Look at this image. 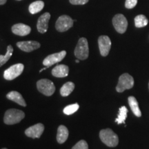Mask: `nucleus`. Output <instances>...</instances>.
<instances>
[{
    "instance_id": "f257e3e1",
    "label": "nucleus",
    "mask_w": 149,
    "mask_h": 149,
    "mask_svg": "<svg viewBox=\"0 0 149 149\" xmlns=\"http://www.w3.org/2000/svg\"><path fill=\"white\" fill-rule=\"evenodd\" d=\"M100 137L104 144L109 147H115L119 143L118 136L111 128L103 129L100 132Z\"/></svg>"
},
{
    "instance_id": "f03ea898",
    "label": "nucleus",
    "mask_w": 149,
    "mask_h": 149,
    "mask_svg": "<svg viewBox=\"0 0 149 149\" xmlns=\"http://www.w3.org/2000/svg\"><path fill=\"white\" fill-rule=\"evenodd\" d=\"M25 117V114L20 110L11 109L5 113L3 122L8 125H13L20 122Z\"/></svg>"
},
{
    "instance_id": "7ed1b4c3",
    "label": "nucleus",
    "mask_w": 149,
    "mask_h": 149,
    "mask_svg": "<svg viewBox=\"0 0 149 149\" xmlns=\"http://www.w3.org/2000/svg\"><path fill=\"white\" fill-rule=\"evenodd\" d=\"M74 55L78 59L84 60L87 59L89 54V48L88 41L84 37L80 38L76 46L74 51Z\"/></svg>"
},
{
    "instance_id": "20e7f679",
    "label": "nucleus",
    "mask_w": 149,
    "mask_h": 149,
    "mask_svg": "<svg viewBox=\"0 0 149 149\" xmlns=\"http://www.w3.org/2000/svg\"><path fill=\"white\" fill-rule=\"evenodd\" d=\"M134 86V79L128 73H124L119 78L116 91L118 93H122L127 89H130Z\"/></svg>"
},
{
    "instance_id": "39448f33",
    "label": "nucleus",
    "mask_w": 149,
    "mask_h": 149,
    "mask_svg": "<svg viewBox=\"0 0 149 149\" xmlns=\"http://www.w3.org/2000/svg\"><path fill=\"white\" fill-rule=\"evenodd\" d=\"M37 87L38 91L46 96H51L55 91V86L53 82L47 79L39 80L37 82Z\"/></svg>"
},
{
    "instance_id": "423d86ee",
    "label": "nucleus",
    "mask_w": 149,
    "mask_h": 149,
    "mask_svg": "<svg viewBox=\"0 0 149 149\" xmlns=\"http://www.w3.org/2000/svg\"><path fill=\"white\" fill-rule=\"evenodd\" d=\"M74 20L68 15H61L57 19L55 28L59 32H65L73 26Z\"/></svg>"
},
{
    "instance_id": "0eeeda50",
    "label": "nucleus",
    "mask_w": 149,
    "mask_h": 149,
    "mask_svg": "<svg viewBox=\"0 0 149 149\" xmlns=\"http://www.w3.org/2000/svg\"><path fill=\"white\" fill-rule=\"evenodd\" d=\"M24 68V64H17L13 65L3 72V77L6 80H13L22 73Z\"/></svg>"
},
{
    "instance_id": "6e6552de",
    "label": "nucleus",
    "mask_w": 149,
    "mask_h": 149,
    "mask_svg": "<svg viewBox=\"0 0 149 149\" xmlns=\"http://www.w3.org/2000/svg\"><path fill=\"white\" fill-rule=\"evenodd\" d=\"M113 24L117 32L121 34L125 33L128 27L127 19L122 14H117L113 17Z\"/></svg>"
},
{
    "instance_id": "1a4fd4ad",
    "label": "nucleus",
    "mask_w": 149,
    "mask_h": 149,
    "mask_svg": "<svg viewBox=\"0 0 149 149\" xmlns=\"http://www.w3.org/2000/svg\"><path fill=\"white\" fill-rule=\"evenodd\" d=\"M98 44L101 55L106 57L109 55L111 48V39L107 35H102L98 39Z\"/></svg>"
},
{
    "instance_id": "9d476101",
    "label": "nucleus",
    "mask_w": 149,
    "mask_h": 149,
    "mask_svg": "<svg viewBox=\"0 0 149 149\" xmlns=\"http://www.w3.org/2000/svg\"><path fill=\"white\" fill-rule=\"evenodd\" d=\"M66 55V52L65 51H62L59 52V53H54L52 54V55H48L43 61V65L49 68L50 66H53V64H56V63H58L59 61H61L64 58Z\"/></svg>"
},
{
    "instance_id": "9b49d317",
    "label": "nucleus",
    "mask_w": 149,
    "mask_h": 149,
    "mask_svg": "<svg viewBox=\"0 0 149 149\" xmlns=\"http://www.w3.org/2000/svg\"><path fill=\"white\" fill-rule=\"evenodd\" d=\"M44 130V126L41 123L33 125L25 130L26 135L31 138H40Z\"/></svg>"
},
{
    "instance_id": "f8f14e48",
    "label": "nucleus",
    "mask_w": 149,
    "mask_h": 149,
    "mask_svg": "<svg viewBox=\"0 0 149 149\" xmlns=\"http://www.w3.org/2000/svg\"><path fill=\"white\" fill-rule=\"evenodd\" d=\"M17 46L20 50L24 52L33 51L40 47V44L36 41H26V42H19L17 43Z\"/></svg>"
},
{
    "instance_id": "ddd939ff",
    "label": "nucleus",
    "mask_w": 149,
    "mask_h": 149,
    "mask_svg": "<svg viewBox=\"0 0 149 149\" xmlns=\"http://www.w3.org/2000/svg\"><path fill=\"white\" fill-rule=\"evenodd\" d=\"M51 18V15L48 13H45L40 17L37 24V28L40 33H45L48 28V22Z\"/></svg>"
},
{
    "instance_id": "4468645a",
    "label": "nucleus",
    "mask_w": 149,
    "mask_h": 149,
    "mask_svg": "<svg viewBox=\"0 0 149 149\" xmlns=\"http://www.w3.org/2000/svg\"><path fill=\"white\" fill-rule=\"evenodd\" d=\"M31 29L29 26L24 24H16L12 27V32L15 35L19 36H26L31 33Z\"/></svg>"
},
{
    "instance_id": "2eb2a0df",
    "label": "nucleus",
    "mask_w": 149,
    "mask_h": 149,
    "mask_svg": "<svg viewBox=\"0 0 149 149\" xmlns=\"http://www.w3.org/2000/svg\"><path fill=\"white\" fill-rule=\"evenodd\" d=\"M69 72V68L68 66L64 64H59L53 68L52 70V74L55 77L62 78L66 77L68 76Z\"/></svg>"
},
{
    "instance_id": "dca6fc26",
    "label": "nucleus",
    "mask_w": 149,
    "mask_h": 149,
    "mask_svg": "<svg viewBox=\"0 0 149 149\" xmlns=\"http://www.w3.org/2000/svg\"><path fill=\"white\" fill-rule=\"evenodd\" d=\"M6 97L11 101L15 102L18 104L19 105L22 106V107H26V103L24 100L23 97L19 93L17 92V91H11L7 94Z\"/></svg>"
},
{
    "instance_id": "f3484780",
    "label": "nucleus",
    "mask_w": 149,
    "mask_h": 149,
    "mask_svg": "<svg viewBox=\"0 0 149 149\" xmlns=\"http://www.w3.org/2000/svg\"><path fill=\"white\" fill-rule=\"evenodd\" d=\"M68 130L64 125H60L57 129V141L59 144H63L67 140L68 137Z\"/></svg>"
},
{
    "instance_id": "a211bd4d",
    "label": "nucleus",
    "mask_w": 149,
    "mask_h": 149,
    "mask_svg": "<svg viewBox=\"0 0 149 149\" xmlns=\"http://www.w3.org/2000/svg\"><path fill=\"white\" fill-rule=\"evenodd\" d=\"M128 104L131 109L132 111L134 113V115L137 117H141V112L139 109L138 102H137V100L135 97H134L133 96H130L128 99Z\"/></svg>"
},
{
    "instance_id": "6ab92c4d",
    "label": "nucleus",
    "mask_w": 149,
    "mask_h": 149,
    "mask_svg": "<svg viewBox=\"0 0 149 149\" xmlns=\"http://www.w3.org/2000/svg\"><path fill=\"white\" fill-rule=\"evenodd\" d=\"M74 88V83L71 82V81H68L64 84L62 86L60 89V94L61 96L63 97H66L71 93L73 91Z\"/></svg>"
},
{
    "instance_id": "aec40b11",
    "label": "nucleus",
    "mask_w": 149,
    "mask_h": 149,
    "mask_svg": "<svg viewBox=\"0 0 149 149\" xmlns=\"http://www.w3.org/2000/svg\"><path fill=\"white\" fill-rule=\"evenodd\" d=\"M44 3L42 1H34L29 6V12L31 14L34 15L37 13L40 12L44 8Z\"/></svg>"
},
{
    "instance_id": "412c9836",
    "label": "nucleus",
    "mask_w": 149,
    "mask_h": 149,
    "mask_svg": "<svg viewBox=\"0 0 149 149\" xmlns=\"http://www.w3.org/2000/svg\"><path fill=\"white\" fill-rule=\"evenodd\" d=\"M127 113L128 109L126 107L123 106V107L120 108V109H119L118 116H117V118L115 120V122H116L118 124L124 123L126 117H127Z\"/></svg>"
},
{
    "instance_id": "4be33fe9",
    "label": "nucleus",
    "mask_w": 149,
    "mask_h": 149,
    "mask_svg": "<svg viewBox=\"0 0 149 149\" xmlns=\"http://www.w3.org/2000/svg\"><path fill=\"white\" fill-rule=\"evenodd\" d=\"M13 46L11 45L8 46L6 55H0V67L3 66V64H5L10 59L11 56L13 55Z\"/></svg>"
},
{
    "instance_id": "5701e85b",
    "label": "nucleus",
    "mask_w": 149,
    "mask_h": 149,
    "mask_svg": "<svg viewBox=\"0 0 149 149\" xmlns=\"http://www.w3.org/2000/svg\"><path fill=\"white\" fill-rule=\"evenodd\" d=\"M148 20L144 15H139L135 18V25L137 28H143L148 24Z\"/></svg>"
},
{
    "instance_id": "b1692460",
    "label": "nucleus",
    "mask_w": 149,
    "mask_h": 149,
    "mask_svg": "<svg viewBox=\"0 0 149 149\" xmlns=\"http://www.w3.org/2000/svg\"><path fill=\"white\" fill-rule=\"evenodd\" d=\"M79 106L78 104H70V105H68L64 109V113L67 115H70L73 113H75L76 111L79 109Z\"/></svg>"
},
{
    "instance_id": "393cba45",
    "label": "nucleus",
    "mask_w": 149,
    "mask_h": 149,
    "mask_svg": "<svg viewBox=\"0 0 149 149\" xmlns=\"http://www.w3.org/2000/svg\"><path fill=\"white\" fill-rule=\"evenodd\" d=\"M72 149H88V146L85 140H81L78 141Z\"/></svg>"
},
{
    "instance_id": "a878e982",
    "label": "nucleus",
    "mask_w": 149,
    "mask_h": 149,
    "mask_svg": "<svg viewBox=\"0 0 149 149\" xmlns=\"http://www.w3.org/2000/svg\"><path fill=\"white\" fill-rule=\"evenodd\" d=\"M137 0H126L125 6L126 8L131 9L133 8L134 7L137 5Z\"/></svg>"
},
{
    "instance_id": "bb28decb",
    "label": "nucleus",
    "mask_w": 149,
    "mask_h": 149,
    "mask_svg": "<svg viewBox=\"0 0 149 149\" xmlns=\"http://www.w3.org/2000/svg\"><path fill=\"white\" fill-rule=\"evenodd\" d=\"M70 3L73 5H84L88 3V0H69Z\"/></svg>"
},
{
    "instance_id": "cd10ccee",
    "label": "nucleus",
    "mask_w": 149,
    "mask_h": 149,
    "mask_svg": "<svg viewBox=\"0 0 149 149\" xmlns=\"http://www.w3.org/2000/svg\"><path fill=\"white\" fill-rule=\"evenodd\" d=\"M6 1L7 0H0V5L4 4V3L6 2Z\"/></svg>"
},
{
    "instance_id": "c85d7f7f",
    "label": "nucleus",
    "mask_w": 149,
    "mask_h": 149,
    "mask_svg": "<svg viewBox=\"0 0 149 149\" xmlns=\"http://www.w3.org/2000/svg\"><path fill=\"white\" fill-rule=\"evenodd\" d=\"M47 68H48V67H46V68H42V69H41L40 70V72H42L43 70H46V69H47Z\"/></svg>"
},
{
    "instance_id": "c756f323",
    "label": "nucleus",
    "mask_w": 149,
    "mask_h": 149,
    "mask_svg": "<svg viewBox=\"0 0 149 149\" xmlns=\"http://www.w3.org/2000/svg\"><path fill=\"white\" fill-rule=\"evenodd\" d=\"M75 62H76V63H79V59H77V60H76V61H75Z\"/></svg>"
},
{
    "instance_id": "7c9ffc66",
    "label": "nucleus",
    "mask_w": 149,
    "mask_h": 149,
    "mask_svg": "<svg viewBox=\"0 0 149 149\" xmlns=\"http://www.w3.org/2000/svg\"><path fill=\"white\" fill-rule=\"evenodd\" d=\"M148 88H149V83H148Z\"/></svg>"
},
{
    "instance_id": "2f4dec72",
    "label": "nucleus",
    "mask_w": 149,
    "mask_h": 149,
    "mask_svg": "<svg viewBox=\"0 0 149 149\" xmlns=\"http://www.w3.org/2000/svg\"><path fill=\"white\" fill-rule=\"evenodd\" d=\"M2 149H7V148H2Z\"/></svg>"
},
{
    "instance_id": "473e14b6",
    "label": "nucleus",
    "mask_w": 149,
    "mask_h": 149,
    "mask_svg": "<svg viewBox=\"0 0 149 149\" xmlns=\"http://www.w3.org/2000/svg\"><path fill=\"white\" fill-rule=\"evenodd\" d=\"M18 1H20V0H18Z\"/></svg>"
}]
</instances>
